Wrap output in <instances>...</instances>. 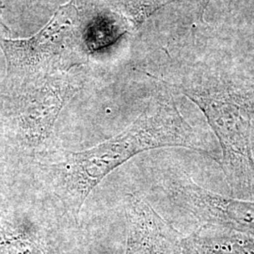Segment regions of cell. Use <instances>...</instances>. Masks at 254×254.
<instances>
[{
	"label": "cell",
	"instance_id": "cell-10",
	"mask_svg": "<svg viewBox=\"0 0 254 254\" xmlns=\"http://www.w3.org/2000/svg\"><path fill=\"white\" fill-rule=\"evenodd\" d=\"M2 4L0 2V37L6 38V34H9V28L5 27V25L2 23L1 20V13H2Z\"/></svg>",
	"mask_w": 254,
	"mask_h": 254
},
{
	"label": "cell",
	"instance_id": "cell-4",
	"mask_svg": "<svg viewBox=\"0 0 254 254\" xmlns=\"http://www.w3.org/2000/svg\"><path fill=\"white\" fill-rule=\"evenodd\" d=\"M78 88V82L69 73L9 88L1 119L7 144L27 155L40 153L51 137L62 110Z\"/></svg>",
	"mask_w": 254,
	"mask_h": 254
},
{
	"label": "cell",
	"instance_id": "cell-2",
	"mask_svg": "<svg viewBox=\"0 0 254 254\" xmlns=\"http://www.w3.org/2000/svg\"><path fill=\"white\" fill-rule=\"evenodd\" d=\"M174 86L200 108L217 136L233 197L254 200L253 91L239 79L207 71L192 73Z\"/></svg>",
	"mask_w": 254,
	"mask_h": 254
},
{
	"label": "cell",
	"instance_id": "cell-3",
	"mask_svg": "<svg viewBox=\"0 0 254 254\" xmlns=\"http://www.w3.org/2000/svg\"><path fill=\"white\" fill-rule=\"evenodd\" d=\"M83 24L76 0H72L60 6L34 36L18 40L0 37L9 88L69 73L73 66L85 63L88 47Z\"/></svg>",
	"mask_w": 254,
	"mask_h": 254
},
{
	"label": "cell",
	"instance_id": "cell-5",
	"mask_svg": "<svg viewBox=\"0 0 254 254\" xmlns=\"http://www.w3.org/2000/svg\"><path fill=\"white\" fill-rule=\"evenodd\" d=\"M164 189L174 203L202 225L254 236V200L226 197L208 190L184 172L167 178Z\"/></svg>",
	"mask_w": 254,
	"mask_h": 254
},
{
	"label": "cell",
	"instance_id": "cell-1",
	"mask_svg": "<svg viewBox=\"0 0 254 254\" xmlns=\"http://www.w3.org/2000/svg\"><path fill=\"white\" fill-rule=\"evenodd\" d=\"M165 147L211 153L206 141L168 94L151 101L118 135L84 151L64 153L56 162L42 164V174L49 193L63 209V216L76 220L91 191L109 173L136 154Z\"/></svg>",
	"mask_w": 254,
	"mask_h": 254
},
{
	"label": "cell",
	"instance_id": "cell-9",
	"mask_svg": "<svg viewBox=\"0 0 254 254\" xmlns=\"http://www.w3.org/2000/svg\"><path fill=\"white\" fill-rule=\"evenodd\" d=\"M211 0H197V15L200 18L202 19L204 10L207 8Z\"/></svg>",
	"mask_w": 254,
	"mask_h": 254
},
{
	"label": "cell",
	"instance_id": "cell-8",
	"mask_svg": "<svg viewBox=\"0 0 254 254\" xmlns=\"http://www.w3.org/2000/svg\"><path fill=\"white\" fill-rule=\"evenodd\" d=\"M188 237L192 254H254V236L202 225Z\"/></svg>",
	"mask_w": 254,
	"mask_h": 254
},
{
	"label": "cell",
	"instance_id": "cell-7",
	"mask_svg": "<svg viewBox=\"0 0 254 254\" xmlns=\"http://www.w3.org/2000/svg\"><path fill=\"white\" fill-rule=\"evenodd\" d=\"M0 254H87L59 227L26 215L0 216Z\"/></svg>",
	"mask_w": 254,
	"mask_h": 254
},
{
	"label": "cell",
	"instance_id": "cell-6",
	"mask_svg": "<svg viewBox=\"0 0 254 254\" xmlns=\"http://www.w3.org/2000/svg\"><path fill=\"white\" fill-rule=\"evenodd\" d=\"M126 254H192L188 237L161 218L148 202L126 196Z\"/></svg>",
	"mask_w": 254,
	"mask_h": 254
}]
</instances>
